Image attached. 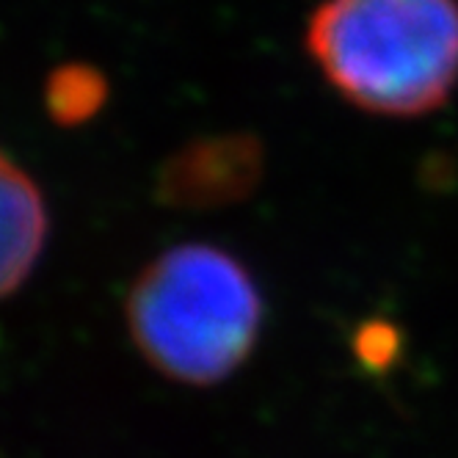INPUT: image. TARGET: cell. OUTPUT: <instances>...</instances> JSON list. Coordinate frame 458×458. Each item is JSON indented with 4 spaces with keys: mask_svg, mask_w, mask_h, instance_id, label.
I'll return each instance as SVG.
<instances>
[{
    "mask_svg": "<svg viewBox=\"0 0 458 458\" xmlns=\"http://www.w3.org/2000/svg\"><path fill=\"white\" fill-rule=\"evenodd\" d=\"M307 45L353 106L420 116L458 83V0H326Z\"/></svg>",
    "mask_w": 458,
    "mask_h": 458,
    "instance_id": "cell-1",
    "label": "cell"
},
{
    "mask_svg": "<svg viewBox=\"0 0 458 458\" xmlns=\"http://www.w3.org/2000/svg\"><path fill=\"white\" fill-rule=\"evenodd\" d=\"M263 301L249 271L221 249L163 251L136 279L127 323L139 351L169 378L213 384L254 348Z\"/></svg>",
    "mask_w": 458,
    "mask_h": 458,
    "instance_id": "cell-2",
    "label": "cell"
},
{
    "mask_svg": "<svg viewBox=\"0 0 458 458\" xmlns=\"http://www.w3.org/2000/svg\"><path fill=\"white\" fill-rule=\"evenodd\" d=\"M259 147L251 139L229 136L196 141L160 174V196L180 208H210L241 199L259 177Z\"/></svg>",
    "mask_w": 458,
    "mask_h": 458,
    "instance_id": "cell-3",
    "label": "cell"
},
{
    "mask_svg": "<svg viewBox=\"0 0 458 458\" xmlns=\"http://www.w3.org/2000/svg\"><path fill=\"white\" fill-rule=\"evenodd\" d=\"M0 213H4V293L30 276L47 238V213L37 182L6 155L0 169Z\"/></svg>",
    "mask_w": 458,
    "mask_h": 458,
    "instance_id": "cell-4",
    "label": "cell"
},
{
    "mask_svg": "<svg viewBox=\"0 0 458 458\" xmlns=\"http://www.w3.org/2000/svg\"><path fill=\"white\" fill-rule=\"evenodd\" d=\"M106 100V83L94 70L86 67H67L50 78L47 86V106L50 114L64 122L75 124L91 116Z\"/></svg>",
    "mask_w": 458,
    "mask_h": 458,
    "instance_id": "cell-5",
    "label": "cell"
},
{
    "mask_svg": "<svg viewBox=\"0 0 458 458\" xmlns=\"http://www.w3.org/2000/svg\"><path fill=\"white\" fill-rule=\"evenodd\" d=\"M378 326H373V332H365L359 337V356H362V362L370 368V370H384L392 356H395V335L389 329L376 335Z\"/></svg>",
    "mask_w": 458,
    "mask_h": 458,
    "instance_id": "cell-6",
    "label": "cell"
}]
</instances>
